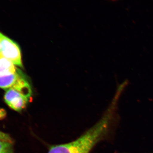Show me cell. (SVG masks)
Segmentation results:
<instances>
[{
  "label": "cell",
  "mask_w": 153,
  "mask_h": 153,
  "mask_svg": "<svg viewBox=\"0 0 153 153\" xmlns=\"http://www.w3.org/2000/svg\"><path fill=\"white\" fill-rule=\"evenodd\" d=\"M22 73L19 69L14 74L0 76V88L7 90L13 87Z\"/></svg>",
  "instance_id": "cell-5"
},
{
  "label": "cell",
  "mask_w": 153,
  "mask_h": 153,
  "mask_svg": "<svg viewBox=\"0 0 153 153\" xmlns=\"http://www.w3.org/2000/svg\"><path fill=\"white\" fill-rule=\"evenodd\" d=\"M116 104L112 102L98 122L78 139L68 143L51 147L48 153H89L107 132L114 117Z\"/></svg>",
  "instance_id": "cell-1"
},
{
  "label": "cell",
  "mask_w": 153,
  "mask_h": 153,
  "mask_svg": "<svg viewBox=\"0 0 153 153\" xmlns=\"http://www.w3.org/2000/svg\"><path fill=\"white\" fill-rule=\"evenodd\" d=\"M30 99L13 88L6 90L4 96V100L8 105L19 112L25 109Z\"/></svg>",
  "instance_id": "cell-3"
},
{
  "label": "cell",
  "mask_w": 153,
  "mask_h": 153,
  "mask_svg": "<svg viewBox=\"0 0 153 153\" xmlns=\"http://www.w3.org/2000/svg\"><path fill=\"white\" fill-rule=\"evenodd\" d=\"M1 49V43H0V50Z\"/></svg>",
  "instance_id": "cell-9"
},
{
  "label": "cell",
  "mask_w": 153,
  "mask_h": 153,
  "mask_svg": "<svg viewBox=\"0 0 153 153\" xmlns=\"http://www.w3.org/2000/svg\"><path fill=\"white\" fill-rule=\"evenodd\" d=\"M1 52L6 58L15 65L23 67L20 47L15 41L0 33Z\"/></svg>",
  "instance_id": "cell-2"
},
{
  "label": "cell",
  "mask_w": 153,
  "mask_h": 153,
  "mask_svg": "<svg viewBox=\"0 0 153 153\" xmlns=\"http://www.w3.org/2000/svg\"><path fill=\"white\" fill-rule=\"evenodd\" d=\"M0 153H15L13 143L0 140Z\"/></svg>",
  "instance_id": "cell-6"
},
{
  "label": "cell",
  "mask_w": 153,
  "mask_h": 153,
  "mask_svg": "<svg viewBox=\"0 0 153 153\" xmlns=\"http://www.w3.org/2000/svg\"><path fill=\"white\" fill-rule=\"evenodd\" d=\"M0 140L5 141L13 143V140L7 134L3 132L0 131Z\"/></svg>",
  "instance_id": "cell-7"
},
{
  "label": "cell",
  "mask_w": 153,
  "mask_h": 153,
  "mask_svg": "<svg viewBox=\"0 0 153 153\" xmlns=\"http://www.w3.org/2000/svg\"><path fill=\"white\" fill-rule=\"evenodd\" d=\"M0 52V76L16 73L19 69Z\"/></svg>",
  "instance_id": "cell-4"
},
{
  "label": "cell",
  "mask_w": 153,
  "mask_h": 153,
  "mask_svg": "<svg viewBox=\"0 0 153 153\" xmlns=\"http://www.w3.org/2000/svg\"><path fill=\"white\" fill-rule=\"evenodd\" d=\"M109 1H118V0H109Z\"/></svg>",
  "instance_id": "cell-8"
}]
</instances>
